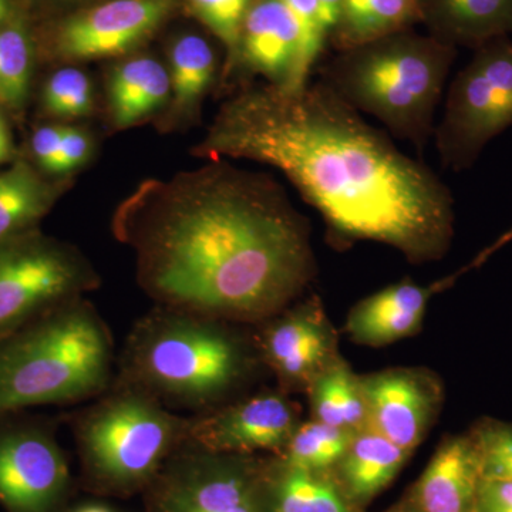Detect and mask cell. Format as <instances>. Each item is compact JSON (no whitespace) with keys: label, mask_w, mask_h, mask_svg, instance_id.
I'll list each match as a JSON object with an SVG mask.
<instances>
[{"label":"cell","mask_w":512,"mask_h":512,"mask_svg":"<svg viewBox=\"0 0 512 512\" xmlns=\"http://www.w3.org/2000/svg\"><path fill=\"white\" fill-rule=\"evenodd\" d=\"M198 150L281 171L339 244L379 242L412 264H427L453 242L450 188L322 80L298 92L268 84L239 93Z\"/></svg>","instance_id":"6da1fadb"},{"label":"cell","mask_w":512,"mask_h":512,"mask_svg":"<svg viewBox=\"0 0 512 512\" xmlns=\"http://www.w3.org/2000/svg\"><path fill=\"white\" fill-rule=\"evenodd\" d=\"M156 192L127 202L114 221L156 305L261 323L315 276L308 221L268 175L220 163Z\"/></svg>","instance_id":"7a4b0ae2"},{"label":"cell","mask_w":512,"mask_h":512,"mask_svg":"<svg viewBox=\"0 0 512 512\" xmlns=\"http://www.w3.org/2000/svg\"><path fill=\"white\" fill-rule=\"evenodd\" d=\"M231 323L156 305L128 333L114 386L191 416L224 406L262 363L256 343L249 345Z\"/></svg>","instance_id":"3957f363"},{"label":"cell","mask_w":512,"mask_h":512,"mask_svg":"<svg viewBox=\"0 0 512 512\" xmlns=\"http://www.w3.org/2000/svg\"><path fill=\"white\" fill-rule=\"evenodd\" d=\"M106 320L84 298L56 306L0 338V417L43 404L92 402L116 373Z\"/></svg>","instance_id":"277c9868"},{"label":"cell","mask_w":512,"mask_h":512,"mask_svg":"<svg viewBox=\"0 0 512 512\" xmlns=\"http://www.w3.org/2000/svg\"><path fill=\"white\" fill-rule=\"evenodd\" d=\"M456 57L457 47L407 29L340 50L320 69L319 80L421 154L433 140L437 109Z\"/></svg>","instance_id":"5b68a950"},{"label":"cell","mask_w":512,"mask_h":512,"mask_svg":"<svg viewBox=\"0 0 512 512\" xmlns=\"http://www.w3.org/2000/svg\"><path fill=\"white\" fill-rule=\"evenodd\" d=\"M188 416L144 394L111 384L72 417L82 484L90 493H144L187 439Z\"/></svg>","instance_id":"8992f818"},{"label":"cell","mask_w":512,"mask_h":512,"mask_svg":"<svg viewBox=\"0 0 512 512\" xmlns=\"http://www.w3.org/2000/svg\"><path fill=\"white\" fill-rule=\"evenodd\" d=\"M512 126V37L474 50L473 59L448 86L443 116L434 130L441 164L470 170L485 146Z\"/></svg>","instance_id":"52a82bcc"},{"label":"cell","mask_w":512,"mask_h":512,"mask_svg":"<svg viewBox=\"0 0 512 512\" xmlns=\"http://www.w3.org/2000/svg\"><path fill=\"white\" fill-rule=\"evenodd\" d=\"M265 467L184 443L144 491L146 512H266Z\"/></svg>","instance_id":"ba28073f"},{"label":"cell","mask_w":512,"mask_h":512,"mask_svg":"<svg viewBox=\"0 0 512 512\" xmlns=\"http://www.w3.org/2000/svg\"><path fill=\"white\" fill-rule=\"evenodd\" d=\"M99 281L73 249L20 235L0 244V338L52 311L83 298Z\"/></svg>","instance_id":"9c48e42d"},{"label":"cell","mask_w":512,"mask_h":512,"mask_svg":"<svg viewBox=\"0 0 512 512\" xmlns=\"http://www.w3.org/2000/svg\"><path fill=\"white\" fill-rule=\"evenodd\" d=\"M69 461L46 426L0 430V504L8 512H69Z\"/></svg>","instance_id":"30bf717a"},{"label":"cell","mask_w":512,"mask_h":512,"mask_svg":"<svg viewBox=\"0 0 512 512\" xmlns=\"http://www.w3.org/2000/svg\"><path fill=\"white\" fill-rule=\"evenodd\" d=\"M299 424L298 410L284 392H262L188 416L185 443L214 453L278 456Z\"/></svg>","instance_id":"8fae6325"},{"label":"cell","mask_w":512,"mask_h":512,"mask_svg":"<svg viewBox=\"0 0 512 512\" xmlns=\"http://www.w3.org/2000/svg\"><path fill=\"white\" fill-rule=\"evenodd\" d=\"M367 424L413 453L426 439L444 400L440 380L419 367H394L362 376Z\"/></svg>","instance_id":"7c38bea8"},{"label":"cell","mask_w":512,"mask_h":512,"mask_svg":"<svg viewBox=\"0 0 512 512\" xmlns=\"http://www.w3.org/2000/svg\"><path fill=\"white\" fill-rule=\"evenodd\" d=\"M264 322L256 349L284 392L308 389L315 376L338 357L335 330L316 299Z\"/></svg>","instance_id":"4fadbf2b"},{"label":"cell","mask_w":512,"mask_h":512,"mask_svg":"<svg viewBox=\"0 0 512 512\" xmlns=\"http://www.w3.org/2000/svg\"><path fill=\"white\" fill-rule=\"evenodd\" d=\"M168 8L167 0H113L79 13L59 30L60 55L92 60L130 52L163 22Z\"/></svg>","instance_id":"5bb4252c"},{"label":"cell","mask_w":512,"mask_h":512,"mask_svg":"<svg viewBox=\"0 0 512 512\" xmlns=\"http://www.w3.org/2000/svg\"><path fill=\"white\" fill-rule=\"evenodd\" d=\"M480 454L470 433L447 437L410 491L413 512H480Z\"/></svg>","instance_id":"9a60e30c"},{"label":"cell","mask_w":512,"mask_h":512,"mask_svg":"<svg viewBox=\"0 0 512 512\" xmlns=\"http://www.w3.org/2000/svg\"><path fill=\"white\" fill-rule=\"evenodd\" d=\"M299 55V29L284 0H254L242 26L237 64L284 89Z\"/></svg>","instance_id":"2e32d148"},{"label":"cell","mask_w":512,"mask_h":512,"mask_svg":"<svg viewBox=\"0 0 512 512\" xmlns=\"http://www.w3.org/2000/svg\"><path fill=\"white\" fill-rule=\"evenodd\" d=\"M439 285L421 286L399 282L363 299L350 311L346 333L353 342L365 346H384L421 328L427 305Z\"/></svg>","instance_id":"e0dca14e"},{"label":"cell","mask_w":512,"mask_h":512,"mask_svg":"<svg viewBox=\"0 0 512 512\" xmlns=\"http://www.w3.org/2000/svg\"><path fill=\"white\" fill-rule=\"evenodd\" d=\"M429 35L453 47L476 50L512 36V0H416Z\"/></svg>","instance_id":"ac0fdd59"},{"label":"cell","mask_w":512,"mask_h":512,"mask_svg":"<svg viewBox=\"0 0 512 512\" xmlns=\"http://www.w3.org/2000/svg\"><path fill=\"white\" fill-rule=\"evenodd\" d=\"M412 453L369 426L353 434L348 451L335 467L336 481L350 503L367 505L393 483Z\"/></svg>","instance_id":"d6986e66"},{"label":"cell","mask_w":512,"mask_h":512,"mask_svg":"<svg viewBox=\"0 0 512 512\" xmlns=\"http://www.w3.org/2000/svg\"><path fill=\"white\" fill-rule=\"evenodd\" d=\"M266 512H359L335 478L266 461Z\"/></svg>","instance_id":"ffe728a7"},{"label":"cell","mask_w":512,"mask_h":512,"mask_svg":"<svg viewBox=\"0 0 512 512\" xmlns=\"http://www.w3.org/2000/svg\"><path fill=\"white\" fill-rule=\"evenodd\" d=\"M171 94L170 73L150 57L121 63L110 76L109 97L114 123L130 127L161 109Z\"/></svg>","instance_id":"44dd1931"},{"label":"cell","mask_w":512,"mask_h":512,"mask_svg":"<svg viewBox=\"0 0 512 512\" xmlns=\"http://www.w3.org/2000/svg\"><path fill=\"white\" fill-rule=\"evenodd\" d=\"M417 22L416 0H345L329 37L340 52L410 29Z\"/></svg>","instance_id":"7402d4cb"},{"label":"cell","mask_w":512,"mask_h":512,"mask_svg":"<svg viewBox=\"0 0 512 512\" xmlns=\"http://www.w3.org/2000/svg\"><path fill=\"white\" fill-rule=\"evenodd\" d=\"M313 420L338 429L362 430L367 407L362 376H357L340 357L319 372L308 386Z\"/></svg>","instance_id":"603a6c76"},{"label":"cell","mask_w":512,"mask_h":512,"mask_svg":"<svg viewBox=\"0 0 512 512\" xmlns=\"http://www.w3.org/2000/svg\"><path fill=\"white\" fill-rule=\"evenodd\" d=\"M50 202L52 194L28 165L19 163L0 173V244L28 234Z\"/></svg>","instance_id":"cb8c5ba5"},{"label":"cell","mask_w":512,"mask_h":512,"mask_svg":"<svg viewBox=\"0 0 512 512\" xmlns=\"http://www.w3.org/2000/svg\"><path fill=\"white\" fill-rule=\"evenodd\" d=\"M170 64L174 106L183 113L197 106L210 89L217 70V60L207 40L187 35L174 43Z\"/></svg>","instance_id":"d4e9b609"},{"label":"cell","mask_w":512,"mask_h":512,"mask_svg":"<svg viewBox=\"0 0 512 512\" xmlns=\"http://www.w3.org/2000/svg\"><path fill=\"white\" fill-rule=\"evenodd\" d=\"M353 434L316 420L301 423L276 458L288 467L328 473L345 456Z\"/></svg>","instance_id":"484cf974"},{"label":"cell","mask_w":512,"mask_h":512,"mask_svg":"<svg viewBox=\"0 0 512 512\" xmlns=\"http://www.w3.org/2000/svg\"><path fill=\"white\" fill-rule=\"evenodd\" d=\"M32 76V46L25 30L9 26L0 30V104L25 103Z\"/></svg>","instance_id":"4316f807"},{"label":"cell","mask_w":512,"mask_h":512,"mask_svg":"<svg viewBox=\"0 0 512 512\" xmlns=\"http://www.w3.org/2000/svg\"><path fill=\"white\" fill-rule=\"evenodd\" d=\"M299 29V55L285 92H298L311 79L329 36L320 20L318 0H284Z\"/></svg>","instance_id":"83f0119b"},{"label":"cell","mask_w":512,"mask_h":512,"mask_svg":"<svg viewBox=\"0 0 512 512\" xmlns=\"http://www.w3.org/2000/svg\"><path fill=\"white\" fill-rule=\"evenodd\" d=\"M93 87L79 69L66 67L47 80L43 104L50 114L62 119H79L93 110Z\"/></svg>","instance_id":"f1b7e54d"},{"label":"cell","mask_w":512,"mask_h":512,"mask_svg":"<svg viewBox=\"0 0 512 512\" xmlns=\"http://www.w3.org/2000/svg\"><path fill=\"white\" fill-rule=\"evenodd\" d=\"M192 12L224 43L229 70L237 62L242 26L254 0H188Z\"/></svg>","instance_id":"f546056e"},{"label":"cell","mask_w":512,"mask_h":512,"mask_svg":"<svg viewBox=\"0 0 512 512\" xmlns=\"http://www.w3.org/2000/svg\"><path fill=\"white\" fill-rule=\"evenodd\" d=\"M470 434L480 454L484 480L512 481V424L484 419Z\"/></svg>","instance_id":"4dcf8cb0"},{"label":"cell","mask_w":512,"mask_h":512,"mask_svg":"<svg viewBox=\"0 0 512 512\" xmlns=\"http://www.w3.org/2000/svg\"><path fill=\"white\" fill-rule=\"evenodd\" d=\"M63 127L45 126L36 131L32 140L33 154L43 171L59 174L60 147Z\"/></svg>","instance_id":"1f68e13d"},{"label":"cell","mask_w":512,"mask_h":512,"mask_svg":"<svg viewBox=\"0 0 512 512\" xmlns=\"http://www.w3.org/2000/svg\"><path fill=\"white\" fill-rule=\"evenodd\" d=\"M90 151L92 143L84 131L74 127H63L59 174H67L82 167L89 158Z\"/></svg>","instance_id":"d6a6232c"},{"label":"cell","mask_w":512,"mask_h":512,"mask_svg":"<svg viewBox=\"0 0 512 512\" xmlns=\"http://www.w3.org/2000/svg\"><path fill=\"white\" fill-rule=\"evenodd\" d=\"M480 512H512V481L483 480Z\"/></svg>","instance_id":"836d02e7"},{"label":"cell","mask_w":512,"mask_h":512,"mask_svg":"<svg viewBox=\"0 0 512 512\" xmlns=\"http://www.w3.org/2000/svg\"><path fill=\"white\" fill-rule=\"evenodd\" d=\"M343 2L345 0H318L320 20H322L323 28H325L328 36L338 23Z\"/></svg>","instance_id":"e575fe53"},{"label":"cell","mask_w":512,"mask_h":512,"mask_svg":"<svg viewBox=\"0 0 512 512\" xmlns=\"http://www.w3.org/2000/svg\"><path fill=\"white\" fill-rule=\"evenodd\" d=\"M10 154H12V138H10L6 121L0 116V164L8 160Z\"/></svg>","instance_id":"d590c367"},{"label":"cell","mask_w":512,"mask_h":512,"mask_svg":"<svg viewBox=\"0 0 512 512\" xmlns=\"http://www.w3.org/2000/svg\"><path fill=\"white\" fill-rule=\"evenodd\" d=\"M69 512H114V511H111L110 508L104 507V505L89 504V505H82V507L74 508V510H70Z\"/></svg>","instance_id":"8d00e7d4"},{"label":"cell","mask_w":512,"mask_h":512,"mask_svg":"<svg viewBox=\"0 0 512 512\" xmlns=\"http://www.w3.org/2000/svg\"><path fill=\"white\" fill-rule=\"evenodd\" d=\"M9 2L8 0H0V22L8 16Z\"/></svg>","instance_id":"74e56055"},{"label":"cell","mask_w":512,"mask_h":512,"mask_svg":"<svg viewBox=\"0 0 512 512\" xmlns=\"http://www.w3.org/2000/svg\"><path fill=\"white\" fill-rule=\"evenodd\" d=\"M387 512H413L410 510L409 505L406 503L397 505V507H394L393 510L387 511Z\"/></svg>","instance_id":"f35d334b"}]
</instances>
